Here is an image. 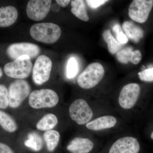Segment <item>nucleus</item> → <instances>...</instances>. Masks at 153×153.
Listing matches in <instances>:
<instances>
[{
    "label": "nucleus",
    "instance_id": "nucleus-15",
    "mask_svg": "<svg viewBox=\"0 0 153 153\" xmlns=\"http://www.w3.org/2000/svg\"><path fill=\"white\" fill-rule=\"evenodd\" d=\"M18 17V11L15 7L8 6L0 8V27H6L13 25Z\"/></svg>",
    "mask_w": 153,
    "mask_h": 153
},
{
    "label": "nucleus",
    "instance_id": "nucleus-8",
    "mask_svg": "<svg viewBox=\"0 0 153 153\" xmlns=\"http://www.w3.org/2000/svg\"><path fill=\"white\" fill-rule=\"evenodd\" d=\"M153 7V0H134L129 7V16L134 22L144 23L147 20Z\"/></svg>",
    "mask_w": 153,
    "mask_h": 153
},
{
    "label": "nucleus",
    "instance_id": "nucleus-23",
    "mask_svg": "<svg viewBox=\"0 0 153 153\" xmlns=\"http://www.w3.org/2000/svg\"><path fill=\"white\" fill-rule=\"evenodd\" d=\"M134 51L131 47H126L120 50L117 53L116 58L120 63L127 64L131 62L133 56Z\"/></svg>",
    "mask_w": 153,
    "mask_h": 153
},
{
    "label": "nucleus",
    "instance_id": "nucleus-25",
    "mask_svg": "<svg viewBox=\"0 0 153 153\" xmlns=\"http://www.w3.org/2000/svg\"><path fill=\"white\" fill-rule=\"evenodd\" d=\"M9 106L8 91L3 84H0V109H5Z\"/></svg>",
    "mask_w": 153,
    "mask_h": 153
},
{
    "label": "nucleus",
    "instance_id": "nucleus-4",
    "mask_svg": "<svg viewBox=\"0 0 153 153\" xmlns=\"http://www.w3.org/2000/svg\"><path fill=\"white\" fill-rule=\"evenodd\" d=\"M32 68L33 63L31 58L25 55L7 63L4 66V70L9 77L24 79L30 76Z\"/></svg>",
    "mask_w": 153,
    "mask_h": 153
},
{
    "label": "nucleus",
    "instance_id": "nucleus-34",
    "mask_svg": "<svg viewBox=\"0 0 153 153\" xmlns=\"http://www.w3.org/2000/svg\"><path fill=\"white\" fill-rule=\"evenodd\" d=\"M151 138L152 140H153V131L152 132V133H151Z\"/></svg>",
    "mask_w": 153,
    "mask_h": 153
},
{
    "label": "nucleus",
    "instance_id": "nucleus-18",
    "mask_svg": "<svg viewBox=\"0 0 153 153\" xmlns=\"http://www.w3.org/2000/svg\"><path fill=\"white\" fill-rule=\"evenodd\" d=\"M58 123V118L55 114H47L37 123L36 128L41 131H47L53 129L57 125Z\"/></svg>",
    "mask_w": 153,
    "mask_h": 153
},
{
    "label": "nucleus",
    "instance_id": "nucleus-21",
    "mask_svg": "<svg viewBox=\"0 0 153 153\" xmlns=\"http://www.w3.org/2000/svg\"><path fill=\"white\" fill-rule=\"evenodd\" d=\"M102 37L108 45V48L111 54L117 53L122 47L123 44L117 41L111 34L109 30H105L102 34Z\"/></svg>",
    "mask_w": 153,
    "mask_h": 153
},
{
    "label": "nucleus",
    "instance_id": "nucleus-1",
    "mask_svg": "<svg viewBox=\"0 0 153 153\" xmlns=\"http://www.w3.org/2000/svg\"><path fill=\"white\" fill-rule=\"evenodd\" d=\"M30 36L36 41L45 44H53L60 38V27L52 23H37L30 29Z\"/></svg>",
    "mask_w": 153,
    "mask_h": 153
},
{
    "label": "nucleus",
    "instance_id": "nucleus-20",
    "mask_svg": "<svg viewBox=\"0 0 153 153\" xmlns=\"http://www.w3.org/2000/svg\"><path fill=\"white\" fill-rule=\"evenodd\" d=\"M0 126L9 133H13L18 129L16 121L7 113L0 110Z\"/></svg>",
    "mask_w": 153,
    "mask_h": 153
},
{
    "label": "nucleus",
    "instance_id": "nucleus-32",
    "mask_svg": "<svg viewBox=\"0 0 153 153\" xmlns=\"http://www.w3.org/2000/svg\"><path fill=\"white\" fill-rule=\"evenodd\" d=\"M51 10L54 12H58L60 10V6L59 4L56 3L52 5L51 7Z\"/></svg>",
    "mask_w": 153,
    "mask_h": 153
},
{
    "label": "nucleus",
    "instance_id": "nucleus-16",
    "mask_svg": "<svg viewBox=\"0 0 153 153\" xmlns=\"http://www.w3.org/2000/svg\"><path fill=\"white\" fill-rule=\"evenodd\" d=\"M60 134L55 130L47 131L44 134L47 153H55L60 140Z\"/></svg>",
    "mask_w": 153,
    "mask_h": 153
},
{
    "label": "nucleus",
    "instance_id": "nucleus-10",
    "mask_svg": "<svg viewBox=\"0 0 153 153\" xmlns=\"http://www.w3.org/2000/svg\"><path fill=\"white\" fill-rule=\"evenodd\" d=\"M6 52L8 56L14 60L25 55L33 59L40 54L41 49L38 45L32 43H15L8 47Z\"/></svg>",
    "mask_w": 153,
    "mask_h": 153
},
{
    "label": "nucleus",
    "instance_id": "nucleus-5",
    "mask_svg": "<svg viewBox=\"0 0 153 153\" xmlns=\"http://www.w3.org/2000/svg\"><path fill=\"white\" fill-rule=\"evenodd\" d=\"M8 91L9 106L16 108L30 96L31 87L26 80L17 79L10 84Z\"/></svg>",
    "mask_w": 153,
    "mask_h": 153
},
{
    "label": "nucleus",
    "instance_id": "nucleus-11",
    "mask_svg": "<svg viewBox=\"0 0 153 153\" xmlns=\"http://www.w3.org/2000/svg\"><path fill=\"white\" fill-rule=\"evenodd\" d=\"M52 1L50 0H31L27 6V14L30 19L36 22L43 20L49 13Z\"/></svg>",
    "mask_w": 153,
    "mask_h": 153
},
{
    "label": "nucleus",
    "instance_id": "nucleus-22",
    "mask_svg": "<svg viewBox=\"0 0 153 153\" xmlns=\"http://www.w3.org/2000/svg\"><path fill=\"white\" fill-rule=\"evenodd\" d=\"M41 138L38 134H31L29 135V139L25 141L24 143V145L26 147L34 152H41L43 150L44 144Z\"/></svg>",
    "mask_w": 153,
    "mask_h": 153
},
{
    "label": "nucleus",
    "instance_id": "nucleus-2",
    "mask_svg": "<svg viewBox=\"0 0 153 153\" xmlns=\"http://www.w3.org/2000/svg\"><path fill=\"white\" fill-rule=\"evenodd\" d=\"M104 74V68L100 63H91L78 76L77 84L83 89H90L101 81Z\"/></svg>",
    "mask_w": 153,
    "mask_h": 153
},
{
    "label": "nucleus",
    "instance_id": "nucleus-6",
    "mask_svg": "<svg viewBox=\"0 0 153 153\" xmlns=\"http://www.w3.org/2000/svg\"><path fill=\"white\" fill-rule=\"evenodd\" d=\"M69 115L72 120L79 125H86L93 116V112L87 102L82 99L74 100L68 109Z\"/></svg>",
    "mask_w": 153,
    "mask_h": 153
},
{
    "label": "nucleus",
    "instance_id": "nucleus-13",
    "mask_svg": "<svg viewBox=\"0 0 153 153\" xmlns=\"http://www.w3.org/2000/svg\"><path fill=\"white\" fill-rule=\"evenodd\" d=\"M94 144L91 140L86 138L75 137L66 146L70 153H88L93 149Z\"/></svg>",
    "mask_w": 153,
    "mask_h": 153
},
{
    "label": "nucleus",
    "instance_id": "nucleus-31",
    "mask_svg": "<svg viewBox=\"0 0 153 153\" xmlns=\"http://www.w3.org/2000/svg\"><path fill=\"white\" fill-rule=\"evenodd\" d=\"M70 0H56V2L61 7H66L70 3Z\"/></svg>",
    "mask_w": 153,
    "mask_h": 153
},
{
    "label": "nucleus",
    "instance_id": "nucleus-7",
    "mask_svg": "<svg viewBox=\"0 0 153 153\" xmlns=\"http://www.w3.org/2000/svg\"><path fill=\"white\" fill-rule=\"evenodd\" d=\"M52 63L49 57L46 55L38 56L33 69V82L37 85H41L48 81L50 78Z\"/></svg>",
    "mask_w": 153,
    "mask_h": 153
},
{
    "label": "nucleus",
    "instance_id": "nucleus-17",
    "mask_svg": "<svg viewBox=\"0 0 153 153\" xmlns=\"http://www.w3.org/2000/svg\"><path fill=\"white\" fill-rule=\"evenodd\" d=\"M123 29L127 38L135 43H138L143 36L142 29L132 22L126 21L124 22Z\"/></svg>",
    "mask_w": 153,
    "mask_h": 153
},
{
    "label": "nucleus",
    "instance_id": "nucleus-27",
    "mask_svg": "<svg viewBox=\"0 0 153 153\" xmlns=\"http://www.w3.org/2000/svg\"><path fill=\"white\" fill-rule=\"evenodd\" d=\"M113 30L116 35L117 39L121 44H126L128 41V38L126 36L122 31L120 25H116L113 27Z\"/></svg>",
    "mask_w": 153,
    "mask_h": 153
},
{
    "label": "nucleus",
    "instance_id": "nucleus-30",
    "mask_svg": "<svg viewBox=\"0 0 153 153\" xmlns=\"http://www.w3.org/2000/svg\"><path fill=\"white\" fill-rule=\"evenodd\" d=\"M0 153H16L8 145L0 142Z\"/></svg>",
    "mask_w": 153,
    "mask_h": 153
},
{
    "label": "nucleus",
    "instance_id": "nucleus-33",
    "mask_svg": "<svg viewBox=\"0 0 153 153\" xmlns=\"http://www.w3.org/2000/svg\"><path fill=\"white\" fill-rule=\"evenodd\" d=\"M3 74L2 70L1 68L0 67V78L1 77V76H3Z\"/></svg>",
    "mask_w": 153,
    "mask_h": 153
},
{
    "label": "nucleus",
    "instance_id": "nucleus-14",
    "mask_svg": "<svg viewBox=\"0 0 153 153\" xmlns=\"http://www.w3.org/2000/svg\"><path fill=\"white\" fill-rule=\"evenodd\" d=\"M117 123V120L111 115L100 117L86 124V128L90 130L100 131L112 128Z\"/></svg>",
    "mask_w": 153,
    "mask_h": 153
},
{
    "label": "nucleus",
    "instance_id": "nucleus-19",
    "mask_svg": "<svg viewBox=\"0 0 153 153\" xmlns=\"http://www.w3.org/2000/svg\"><path fill=\"white\" fill-rule=\"evenodd\" d=\"M71 12L77 18L84 22L89 20L85 1L73 0L71 1Z\"/></svg>",
    "mask_w": 153,
    "mask_h": 153
},
{
    "label": "nucleus",
    "instance_id": "nucleus-12",
    "mask_svg": "<svg viewBox=\"0 0 153 153\" xmlns=\"http://www.w3.org/2000/svg\"><path fill=\"white\" fill-rule=\"evenodd\" d=\"M140 143L136 138L125 137L116 141L110 149L109 153H139Z\"/></svg>",
    "mask_w": 153,
    "mask_h": 153
},
{
    "label": "nucleus",
    "instance_id": "nucleus-9",
    "mask_svg": "<svg viewBox=\"0 0 153 153\" xmlns=\"http://www.w3.org/2000/svg\"><path fill=\"white\" fill-rule=\"evenodd\" d=\"M140 87L136 83H128L122 88L118 98V102L122 108L131 109L135 105L140 93Z\"/></svg>",
    "mask_w": 153,
    "mask_h": 153
},
{
    "label": "nucleus",
    "instance_id": "nucleus-29",
    "mask_svg": "<svg viewBox=\"0 0 153 153\" xmlns=\"http://www.w3.org/2000/svg\"><path fill=\"white\" fill-rule=\"evenodd\" d=\"M142 54L139 50L134 51L133 56L131 63L134 64H138L142 60Z\"/></svg>",
    "mask_w": 153,
    "mask_h": 153
},
{
    "label": "nucleus",
    "instance_id": "nucleus-3",
    "mask_svg": "<svg viewBox=\"0 0 153 153\" xmlns=\"http://www.w3.org/2000/svg\"><path fill=\"white\" fill-rule=\"evenodd\" d=\"M59 97L52 89H41L33 91L29 97V105L34 109L51 108L59 102Z\"/></svg>",
    "mask_w": 153,
    "mask_h": 153
},
{
    "label": "nucleus",
    "instance_id": "nucleus-24",
    "mask_svg": "<svg viewBox=\"0 0 153 153\" xmlns=\"http://www.w3.org/2000/svg\"><path fill=\"white\" fill-rule=\"evenodd\" d=\"M78 63L75 58L71 57L68 60L67 63L66 75L69 79L73 78L76 76L78 71Z\"/></svg>",
    "mask_w": 153,
    "mask_h": 153
},
{
    "label": "nucleus",
    "instance_id": "nucleus-26",
    "mask_svg": "<svg viewBox=\"0 0 153 153\" xmlns=\"http://www.w3.org/2000/svg\"><path fill=\"white\" fill-rule=\"evenodd\" d=\"M140 79L146 82H153V66L144 69L138 74Z\"/></svg>",
    "mask_w": 153,
    "mask_h": 153
},
{
    "label": "nucleus",
    "instance_id": "nucleus-28",
    "mask_svg": "<svg viewBox=\"0 0 153 153\" xmlns=\"http://www.w3.org/2000/svg\"><path fill=\"white\" fill-rule=\"evenodd\" d=\"M108 1L105 0H87L85 1L88 5L92 9H95L103 4Z\"/></svg>",
    "mask_w": 153,
    "mask_h": 153
}]
</instances>
